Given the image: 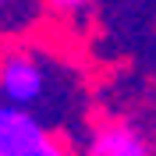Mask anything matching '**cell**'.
<instances>
[{
	"mask_svg": "<svg viewBox=\"0 0 156 156\" xmlns=\"http://www.w3.org/2000/svg\"><path fill=\"white\" fill-rule=\"evenodd\" d=\"M60 131L50 128L36 110L0 99V156H64Z\"/></svg>",
	"mask_w": 156,
	"mask_h": 156,
	"instance_id": "1",
	"label": "cell"
},
{
	"mask_svg": "<svg viewBox=\"0 0 156 156\" xmlns=\"http://www.w3.org/2000/svg\"><path fill=\"white\" fill-rule=\"evenodd\" d=\"M46 68L43 60L25 46H7L0 50V99L14 107L36 110L46 103Z\"/></svg>",
	"mask_w": 156,
	"mask_h": 156,
	"instance_id": "2",
	"label": "cell"
},
{
	"mask_svg": "<svg viewBox=\"0 0 156 156\" xmlns=\"http://www.w3.org/2000/svg\"><path fill=\"white\" fill-rule=\"evenodd\" d=\"M149 149L153 146L146 142V135H142L135 124L107 121V124H99L96 131L89 135L85 153H92V156H146Z\"/></svg>",
	"mask_w": 156,
	"mask_h": 156,
	"instance_id": "3",
	"label": "cell"
},
{
	"mask_svg": "<svg viewBox=\"0 0 156 156\" xmlns=\"http://www.w3.org/2000/svg\"><path fill=\"white\" fill-rule=\"evenodd\" d=\"M89 4H96V0H46L50 11H57V14H78V11H85Z\"/></svg>",
	"mask_w": 156,
	"mask_h": 156,
	"instance_id": "4",
	"label": "cell"
},
{
	"mask_svg": "<svg viewBox=\"0 0 156 156\" xmlns=\"http://www.w3.org/2000/svg\"><path fill=\"white\" fill-rule=\"evenodd\" d=\"M0 50H4V46H0Z\"/></svg>",
	"mask_w": 156,
	"mask_h": 156,
	"instance_id": "5",
	"label": "cell"
}]
</instances>
